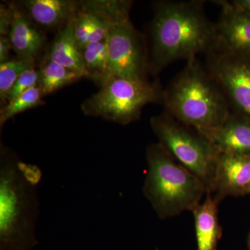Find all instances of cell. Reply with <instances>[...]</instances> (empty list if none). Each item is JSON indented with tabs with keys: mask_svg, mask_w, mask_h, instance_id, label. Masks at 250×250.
Masks as SVG:
<instances>
[{
	"mask_svg": "<svg viewBox=\"0 0 250 250\" xmlns=\"http://www.w3.org/2000/svg\"><path fill=\"white\" fill-rule=\"evenodd\" d=\"M215 24L204 10V1H158L151 24L149 70L158 73L176 61L187 62L214 47Z\"/></svg>",
	"mask_w": 250,
	"mask_h": 250,
	"instance_id": "6da1fadb",
	"label": "cell"
},
{
	"mask_svg": "<svg viewBox=\"0 0 250 250\" xmlns=\"http://www.w3.org/2000/svg\"><path fill=\"white\" fill-rule=\"evenodd\" d=\"M38 166L26 164L9 148L0 152V250H32L39 212Z\"/></svg>",
	"mask_w": 250,
	"mask_h": 250,
	"instance_id": "7a4b0ae2",
	"label": "cell"
},
{
	"mask_svg": "<svg viewBox=\"0 0 250 250\" xmlns=\"http://www.w3.org/2000/svg\"><path fill=\"white\" fill-rule=\"evenodd\" d=\"M163 102L166 113L199 132L218 127L231 113L220 85L197 58L174 77Z\"/></svg>",
	"mask_w": 250,
	"mask_h": 250,
	"instance_id": "3957f363",
	"label": "cell"
},
{
	"mask_svg": "<svg viewBox=\"0 0 250 250\" xmlns=\"http://www.w3.org/2000/svg\"><path fill=\"white\" fill-rule=\"evenodd\" d=\"M147 171L143 192L161 219L192 211L208 192L197 177L172 157L159 143L146 151Z\"/></svg>",
	"mask_w": 250,
	"mask_h": 250,
	"instance_id": "277c9868",
	"label": "cell"
},
{
	"mask_svg": "<svg viewBox=\"0 0 250 250\" xmlns=\"http://www.w3.org/2000/svg\"><path fill=\"white\" fill-rule=\"evenodd\" d=\"M150 125L159 144L211 192L220 156L213 143L166 112L152 117Z\"/></svg>",
	"mask_w": 250,
	"mask_h": 250,
	"instance_id": "5b68a950",
	"label": "cell"
},
{
	"mask_svg": "<svg viewBox=\"0 0 250 250\" xmlns=\"http://www.w3.org/2000/svg\"><path fill=\"white\" fill-rule=\"evenodd\" d=\"M163 93L147 80L112 77L82 104V111L86 116L126 125L137 121L147 104L163 101Z\"/></svg>",
	"mask_w": 250,
	"mask_h": 250,
	"instance_id": "8992f818",
	"label": "cell"
},
{
	"mask_svg": "<svg viewBox=\"0 0 250 250\" xmlns=\"http://www.w3.org/2000/svg\"><path fill=\"white\" fill-rule=\"evenodd\" d=\"M207 68L220 85L231 113L250 120V57L211 50Z\"/></svg>",
	"mask_w": 250,
	"mask_h": 250,
	"instance_id": "52a82bcc",
	"label": "cell"
},
{
	"mask_svg": "<svg viewBox=\"0 0 250 250\" xmlns=\"http://www.w3.org/2000/svg\"><path fill=\"white\" fill-rule=\"evenodd\" d=\"M107 42V80L112 77H121L147 80L146 73L149 69V61L142 39L130 21L112 24Z\"/></svg>",
	"mask_w": 250,
	"mask_h": 250,
	"instance_id": "ba28073f",
	"label": "cell"
},
{
	"mask_svg": "<svg viewBox=\"0 0 250 250\" xmlns=\"http://www.w3.org/2000/svg\"><path fill=\"white\" fill-rule=\"evenodd\" d=\"M221 7L215 24V44L212 50L250 57V15L232 1H215Z\"/></svg>",
	"mask_w": 250,
	"mask_h": 250,
	"instance_id": "9c48e42d",
	"label": "cell"
},
{
	"mask_svg": "<svg viewBox=\"0 0 250 250\" xmlns=\"http://www.w3.org/2000/svg\"><path fill=\"white\" fill-rule=\"evenodd\" d=\"M250 187V156L220 153L215 183L210 193L220 203L228 196L248 194Z\"/></svg>",
	"mask_w": 250,
	"mask_h": 250,
	"instance_id": "30bf717a",
	"label": "cell"
},
{
	"mask_svg": "<svg viewBox=\"0 0 250 250\" xmlns=\"http://www.w3.org/2000/svg\"><path fill=\"white\" fill-rule=\"evenodd\" d=\"M220 153L250 156V120L231 113L215 129L202 131Z\"/></svg>",
	"mask_w": 250,
	"mask_h": 250,
	"instance_id": "8fae6325",
	"label": "cell"
},
{
	"mask_svg": "<svg viewBox=\"0 0 250 250\" xmlns=\"http://www.w3.org/2000/svg\"><path fill=\"white\" fill-rule=\"evenodd\" d=\"M12 49L18 59L34 61L45 44V37L16 6H13V20L9 35Z\"/></svg>",
	"mask_w": 250,
	"mask_h": 250,
	"instance_id": "7c38bea8",
	"label": "cell"
},
{
	"mask_svg": "<svg viewBox=\"0 0 250 250\" xmlns=\"http://www.w3.org/2000/svg\"><path fill=\"white\" fill-rule=\"evenodd\" d=\"M30 18L46 29L65 26L77 16L80 2L70 0H27L22 1Z\"/></svg>",
	"mask_w": 250,
	"mask_h": 250,
	"instance_id": "4fadbf2b",
	"label": "cell"
},
{
	"mask_svg": "<svg viewBox=\"0 0 250 250\" xmlns=\"http://www.w3.org/2000/svg\"><path fill=\"white\" fill-rule=\"evenodd\" d=\"M111 24L93 1L80 2V9L73 20V31L81 50L88 44L107 39Z\"/></svg>",
	"mask_w": 250,
	"mask_h": 250,
	"instance_id": "5bb4252c",
	"label": "cell"
},
{
	"mask_svg": "<svg viewBox=\"0 0 250 250\" xmlns=\"http://www.w3.org/2000/svg\"><path fill=\"white\" fill-rule=\"evenodd\" d=\"M219 202L210 192L192 210L195 220L197 250H216L221 238L222 228L218 220Z\"/></svg>",
	"mask_w": 250,
	"mask_h": 250,
	"instance_id": "9a60e30c",
	"label": "cell"
},
{
	"mask_svg": "<svg viewBox=\"0 0 250 250\" xmlns=\"http://www.w3.org/2000/svg\"><path fill=\"white\" fill-rule=\"evenodd\" d=\"M73 20L59 31L45 57L86 77L82 52L74 36Z\"/></svg>",
	"mask_w": 250,
	"mask_h": 250,
	"instance_id": "2e32d148",
	"label": "cell"
},
{
	"mask_svg": "<svg viewBox=\"0 0 250 250\" xmlns=\"http://www.w3.org/2000/svg\"><path fill=\"white\" fill-rule=\"evenodd\" d=\"M39 71V86L44 95L54 93L83 77L79 72L62 66L46 57L41 62Z\"/></svg>",
	"mask_w": 250,
	"mask_h": 250,
	"instance_id": "e0dca14e",
	"label": "cell"
},
{
	"mask_svg": "<svg viewBox=\"0 0 250 250\" xmlns=\"http://www.w3.org/2000/svg\"><path fill=\"white\" fill-rule=\"evenodd\" d=\"M82 52L86 77L101 86L108 77L107 39L88 44Z\"/></svg>",
	"mask_w": 250,
	"mask_h": 250,
	"instance_id": "ac0fdd59",
	"label": "cell"
},
{
	"mask_svg": "<svg viewBox=\"0 0 250 250\" xmlns=\"http://www.w3.org/2000/svg\"><path fill=\"white\" fill-rule=\"evenodd\" d=\"M44 96L40 87H34L21 94L12 101L4 105L0 111V126L2 128L5 123L18 113L27 111L30 108L43 104L42 97Z\"/></svg>",
	"mask_w": 250,
	"mask_h": 250,
	"instance_id": "d6986e66",
	"label": "cell"
},
{
	"mask_svg": "<svg viewBox=\"0 0 250 250\" xmlns=\"http://www.w3.org/2000/svg\"><path fill=\"white\" fill-rule=\"evenodd\" d=\"M35 67L33 60L14 59L0 63V98L1 103H6V95L13 85L24 72Z\"/></svg>",
	"mask_w": 250,
	"mask_h": 250,
	"instance_id": "ffe728a7",
	"label": "cell"
},
{
	"mask_svg": "<svg viewBox=\"0 0 250 250\" xmlns=\"http://www.w3.org/2000/svg\"><path fill=\"white\" fill-rule=\"evenodd\" d=\"M39 82V71L36 70L35 67L24 72L16 81V83L6 95V103H10L21 94L25 93L26 91L34 87L38 86Z\"/></svg>",
	"mask_w": 250,
	"mask_h": 250,
	"instance_id": "44dd1931",
	"label": "cell"
},
{
	"mask_svg": "<svg viewBox=\"0 0 250 250\" xmlns=\"http://www.w3.org/2000/svg\"><path fill=\"white\" fill-rule=\"evenodd\" d=\"M13 20V5L0 6V36H8Z\"/></svg>",
	"mask_w": 250,
	"mask_h": 250,
	"instance_id": "7402d4cb",
	"label": "cell"
},
{
	"mask_svg": "<svg viewBox=\"0 0 250 250\" xmlns=\"http://www.w3.org/2000/svg\"><path fill=\"white\" fill-rule=\"evenodd\" d=\"M11 49L12 47L8 36H0V63L9 62Z\"/></svg>",
	"mask_w": 250,
	"mask_h": 250,
	"instance_id": "603a6c76",
	"label": "cell"
},
{
	"mask_svg": "<svg viewBox=\"0 0 250 250\" xmlns=\"http://www.w3.org/2000/svg\"><path fill=\"white\" fill-rule=\"evenodd\" d=\"M231 1L250 15V0H233Z\"/></svg>",
	"mask_w": 250,
	"mask_h": 250,
	"instance_id": "cb8c5ba5",
	"label": "cell"
},
{
	"mask_svg": "<svg viewBox=\"0 0 250 250\" xmlns=\"http://www.w3.org/2000/svg\"><path fill=\"white\" fill-rule=\"evenodd\" d=\"M248 246H249V250H250V233L249 235V238H248Z\"/></svg>",
	"mask_w": 250,
	"mask_h": 250,
	"instance_id": "d4e9b609",
	"label": "cell"
},
{
	"mask_svg": "<svg viewBox=\"0 0 250 250\" xmlns=\"http://www.w3.org/2000/svg\"><path fill=\"white\" fill-rule=\"evenodd\" d=\"M248 194H250V187L249 188V189H248Z\"/></svg>",
	"mask_w": 250,
	"mask_h": 250,
	"instance_id": "484cf974",
	"label": "cell"
}]
</instances>
